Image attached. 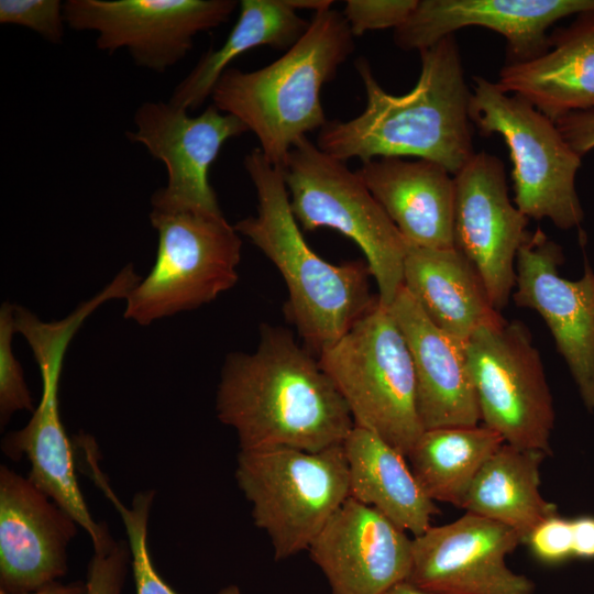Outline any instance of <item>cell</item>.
Listing matches in <instances>:
<instances>
[{
  "instance_id": "1",
  "label": "cell",
  "mask_w": 594,
  "mask_h": 594,
  "mask_svg": "<svg viewBox=\"0 0 594 594\" xmlns=\"http://www.w3.org/2000/svg\"><path fill=\"white\" fill-rule=\"evenodd\" d=\"M216 413L235 430L240 450L320 451L342 444L354 427L318 359L288 330L267 323L261 326L254 352L226 358Z\"/></svg>"
},
{
  "instance_id": "2",
  "label": "cell",
  "mask_w": 594,
  "mask_h": 594,
  "mask_svg": "<svg viewBox=\"0 0 594 594\" xmlns=\"http://www.w3.org/2000/svg\"><path fill=\"white\" fill-rule=\"evenodd\" d=\"M419 54L418 80L400 96L380 85L366 58L356 59L365 108L348 121H327L319 130L317 146L343 162L414 156L437 163L454 176L475 154L470 118L472 91L454 35Z\"/></svg>"
},
{
  "instance_id": "3",
  "label": "cell",
  "mask_w": 594,
  "mask_h": 594,
  "mask_svg": "<svg viewBox=\"0 0 594 594\" xmlns=\"http://www.w3.org/2000/svg\"><path fill=\"white\" fill-rule=\"evenodd\" d=\"M243 166L254 185L257 207L255 216L234 228L282 274L288 292L285 316L308 350L319 355L376 302L370 267L364 261L331 264L309 248L292 211L282 169L258 147L244 156Z\"/></svg>"
},
{
  "instance_id": "4",
  "label": "cell",
  "mask_w": 594,
  "mask_h": 594,
  "mask_svg": "<svg viewBox=\"0 0 594 594\" xmlns=\"http://www.w3.org/2000/svg\"><path fill=\"white\" fill-rule=\"evenodd\" d=\"M353 38L342 12L314 13L305 34L275 62L253 72L226 69L212 105L241 120L265 158L282 168L295 143L327 123L321 89L353 53Z\"/></svg>"
},
{
  "instance_id": "5",
  "label": "cell",
  "mask_w": 594,
  "mask_h": 594,
  "mask_svg": "<svg viewBox=\"0 0 594 594\" xmlns=\"http://www.w3.org/2000/svg\"><path fill=\"white\" fill-rule=\"evenodd\" d=\"M318 361L348 405L354 426L407 457L424 428L410 351L389 309L377 299Z\"/></svg>"
},
{
  "instance_id": "6",
  "label": "cell",
  "mask_w": 594,
  "mask_h": 594,
  "mask_svg": "<svg viewBox=\"0 0 594 594\" xmlns=\"http://www.w3.org/2000/svg\"><path fill=\"white\" fill-rule=\"evenodd\" d=\"M280 169L301 228H331L359 245L376 280L378 302L389 308L404 285L409 244L358 173L307 136L295 143Z\"/></svg>"
},
{
  "instance_id": "7",
  "label": "cell",
  "mask_w": 594,
  "mask_h": 594,
  "mask_svg": "<svg viewBox=\"0 0 594 594\" xmlns=\"http://www.w3.org/2000/svg\"><path fill=\"white\" fill-rule=\"evenodd\" d=\"M235 480L251 504L254 525L271 539L276 561L308 550L349 498L343 443L315 452L240 450Z\"/></svg>"
},
{
  "instance_id": "8",
  "label": "cell",
  "mask_w": 594,
  "mask_h": 594,
  "mask_svg": "<svg viewBox=\"0 0 594 594\" xmlns=\"http://www.w3.org/2000/svg\"><path fill=\"white\" fill-rule=\"evenodd\" d=\"M470 118L483 136L498 134L513 164L514 204L527 217L549 219L568 230L580 227L583 208L575 189L581 156L554 121L525 98L476 76Z\"/></svg>"
},
{
  "instance_id": "9",
  "label": "cell",
  "mask_w": 594,
  "mask_h": 594,
  "mask_svg": "<svg viewBox=\"0 0 594 594\" xmlns=\"http://www.w3.org/2000/svg\"><path fill=\"white\" fill-rule=\"evenodd\" d=\"M153 267L127 296L124 318L141 326L215 300L238 279L242 240L222 213L161 211Z\"/></svg>"
},
{
  "instance_id": "10",
  "label": "cell",
  "mask_w": 594,
  "mask_h": 594,
  "mask_svg": "<svg viewBox=\"0 0 594 594\" xmlns=\"http://www.w3.org/2000/svg\"><path fill=\"white\" fill-rule=\"evenodd\" d=\"M82 322L78 314L44 322L25 308L16 312V332L28 341L41 372L42 396L29 422L3 439L2 451L13 460H29L28 477L74 518L88 534L94 550H99L114 540L103 522L95 521L81 494L58 402L63 360Z\"/></svg>"
},
{
  "instance_id": "11",
  "label": "cell",
  "mask_w": 594,
  "mask_h": 594,
  "mask_svg": "<svg viewBox=\"0 0 594 594\" xmlns=\"http://www.w3.org/2000/svg\"><path fill=\"white\" fill-rule=\"evenodd\" d=\"M465 352L484 426L505 443L550 453L553 399L528 328L518 320L483 327Z\"/></svg>"
},
{
  "instance_id": "12",
  "label": "cell",
  "mask_w": 594,
  "mask_h": 594,
  "mask_svg": "<svg viewBox=\"0 0 594 594\" xmlns=\"http://www.w3.org/2000/svg\"><path fill=\"white\" fill-rule=\"evenodd\" d=\"M234 0H67L65 23L97 33L96 45L125 48L136 66L164 73L193 48L195 36L229 20Z\"/></svg>"
},
{
  "instance_id": "13",
  "label": "cell",
  "mask_w": 594,
  "mask_h": 594,
  "mask_svg": "<svg viewBox=\"0 0 594 594\" xmlns=\"http://www.w3.org/2000/svg\"><path fill=\"white\" fill-rule=\"evenodd\" d=\"M134 125L127 138L167 170L166 186L151 198L152 209L222 213L209 172L223 144L249 132L244 123L213 105L191 117L169 101H145L134 113Z\"/></svg>"
},
{
  "instance_id": "14",
  "label": "cell",
  "mask_w": 594,
  "mask_h": 594,
  "mask_svg": "<svg viewBox=\"0 0 594 594\" xmlns=\"http://www.w3.org/2000/svg\"><path fill=\"white\" fill-rule=\"evenodd\" d=\"M520 543L514 529L466 512L413 537L407 581L427 594H534L535 583L506 565Z\"/></svg>"
},
{
  "instance_id": "15",
  "label": "cell",
  "mask_w": 594,
  "mask_h": 594,
  "mask_svg": "<svg viewBox=\"0 0 594 594\" xmlns=\"http://www.w3.org/2000/svg\"><path fill=\"white\" fill-rule=\"evenodd\" d=\"M454 178V248L480 273L494 308L506 307L516 285V257L527 218L509 199L503 162L475 153Z\"/></svg>"
},
{
  "instance_id": "16",
  "label": "cell",
  "mask_w": 594,
  "mask_h": 594,
  "mask_svg": "<svg viewBox=\"0 0 594 594\" xmlns=\"http://www.w3.org/2000/svg\"><path fill=\"white\" fill-rule=\"evenodd\" d=\"M559 244L541 229L529 232L516 257L517 306L536 310L548 326L588 411L594 413V272L569 280L559 275Z\"/></svg>"
},
{
  "instance_id": "17",
  "label": "cell",
  "mask_w": 594,
  "mask_h": 594,
  "mask_svg": "<svg viewBox=\"0 0 594 594\" xmlns=\"http://www.w3.org/2000/svg\"><path fill=\"white\" fill-rule=\"evenodd\" d=\"M79 525L28 476L0 466V591L26 593L68 571Z\"/></svg>"
},
{
  "instance_id": "18",
  "label": "cell",
  "mask_w": 594,
  "mask_h": 594,
  "mask_svg": "<svg viewBox=\"0 0 594 594\" xmlns=\"http://www.w3.org/2000/svg\"><path fill=\"white\" fill-rule=\"evenodd\" d=\"M594 10V0H418L394 30L403 51H421L468 26H481L506 40V64L531 61L550 47L548 30L559 20Z\"/></svg>"
},
{
  "instance_id": "19",
  "label": "cell",
  "mask_w": 594,
  "mask_h": 594,
  "mask_svg": "<svg viewBox=\"0 0 594 594\" xmlns=\"http://www.w3.org/2000/svg\"><path fill=\"white\" fill-rule=\"evenodd\" d=\"M411 540L382 513L349 497L308 551L331 594H384L408 580Z\"/></svg>"
},
{
  "instance_id": "20",
  "label": "cell",
  "mask_w": 594,
  "mask_h": 594,
  "mask_svg": "<svg viewBox=\"0 0 594 594\" xmlns=\"http://www.w3.org/2000/svg\"><path fill=\"white\" fill-rule=\"evenodd\" d=\"M388 309L410 351L424 430L477 426L481 415L465 342L433 324L404 286Z\"/></svg>"
},
{
  "instance_id": "21",
  "label": "cell",
  "mask_w": 594,
  "mask_h": 594,
  "mask_svg": "<svg viewBox=\"0 0 594 594\" xmlns=\"http://www.w3.org/2000/svg\"><path fill=\"white\" fill-rule=\"evenodd\" d=\"M356 173L409 245L454 248V178L443 166L380 157Z\"/></svg>"
},
{
  "instance_id": "22",
  "label": "cell",
  "mask_w": 594,
  "mask_h": 594,
  "mask_svg": "<svg viewBox=\"0 0 594 594\" xmlns=\"http://www.w3.org/2000/svg\"><path fill=\"white\" fill-rule=\"evenodd\" d=\"M549 41L541 56L505 64L496 86L525 98L552 121L594 110V10L556 29Z\"/></svg>"
},
{
  "instance_id": "23",
  "label": "cell",
  "mask_w": 594,
  "mask_h": 594,
  "mask_svg": "<svg viewBox=\"0 0 594 594\" xmlns=\"http://www.w3.org/2000/svg\"><path fill=\"white\" fill-rule=\"evenodd\" d=\"M403 286L433 324L464 342L505 321L475 266L455 248L409 245Z\"/></svg>"
},
{
  "instance_id": "24",
  "label": "cell",
  "mask_w": 594,
  "mask_h": 594,
  "mask_svg": "<svg viewBox=\"0 0 594 594\" xmlns=\"http://www.w3.org/2000/svg\"><path fill=\"white\" fill-rule=\"evenodd\" d=\"M343 449L349 497L375 508L413 537L431 526L439 509L419 485L403 453L356 426L344 440Z\"/></svg>"
},
{
  "instance_id": "25",
  "label": "cell",
  "mask_w": 594,
  "mask_h": 594,
  "mask_svg": "<svg viewBox=\"0 0 594 594\" xmlns=\"http://www.w3.org/2000/svg\"><path fill=\"white\" fill-rule=\"evenodd\" d=\"M546 455L541 450L502 444L480 470L462 508L514 529L524 541L539 522L558 513L539 490Z\"/></svg>"
},
{
  "instance_id": "26",
  "label": "cell",
  "mask_w": 594,
  "mask_h": 594,
  "mask_svg": "<svg viewBox=\"0 0 594 594\" xmlns=\"http://www.w3.org/2000/svg\"><path fill=\"white\" fill-rule=\"evenodd\" d=\"M238 20L224 43L208 51L175 87L174 106L187 111L199 108L226 69L243 53L258 47L288 51L305 34L310 21L302 19L286 0H242Z\"/></svg>"
},
{
  "instance_id": "27",
  "label": "cell",
  "mask_w": 594,
  "mask_h": 594,
  "mask_svg": "<svg viewBox=\"0 0 594 594\" xmlns=\"http://www.w3.org/2000/svg\"><path fill=\"white\" fill-rule=\"evenodd\" d=\"M504 443L499 433L484 425L428 429L406 458L430 499L462 508L480 470Z\"/></svg>"
},
{
  "instance_id": "28",
  "label": "cell",
  "mask_w": 594,
  "mask_h": 594,
  "mask_svg": "<svg viewBox=\"0 0 594 594\" xmlns=\"http://www.w3.org/2000/svg\"><path fill=\"white\" fill-rule=\"evenodd\" d=\"M87 475L95 485L105 494L109 502L120 514L128 536V544L131 551V569L136 594H178L158 574L151 559L147 530L154 491L138 492L127 507L116 495L99 468V458L91 457L86 462ZM217 594H243L238 585L230 584L221 588Z\"/></svg>"
},
{
  "instance_id": "29",
  "label": "cell",
  "mask_w": 594,
  "mask_h": 594,
  "mask_svg": "<svg viewBox=\"0 0 594 594\" xmlns=\"http://www.w3.org/2000/svg\"><path fill=\"white\" fill-rule=\"evenodd\" d=\"M14 305L3 302L0 308V422L6 426L11 416L21 410L35 409L32 395L16 360L12 340L16 332Z\"/></svg>"
},
{
  "instance_id": "30",
  "label": "cell",
  "mask_w": 594,
  "mask_h": 594,
  "mask_svg": "<svg viewBox=\"0 0 594 594\" xmlns=\"http://www.w3.org/2000/svg\"><path fill=\"white\" fill-rule=\"evenodd\" d=\"M64 3L59 0H1L0 23L25 26L52 43L64 35Z\"/></svg>"
},
{
  "instance_id": "31",
  "label": "cell",
  "mask_w": 594,
  "mask_h": 594,
  "mask_svg": "<svg viewBox=\"0 0 594 594\" xmlns=\"http://www.w3.org/2000/svg\"><path fill=\"white\" fill-rule=\"evenodd\" d=\"M418 0H348L342 14L354 36L369 31L399 28Z\"/></svg>"
},
{
  "instance_id": "32",
  "label": "cell",
  "mask_w": 594,
  "mask_h": 594,
  "mask_svg": "<svg viewBox=\"0 0 594 594\" xmlns=\"http://www.w3.org/2000/svg\"><path fill=\"white\" fill-rule=\"evenodd\" d=\"M522 543L543 564L554 565L575 559L573 518L561 517L557 513L539 522Z\"/></svg>"
},
{
  "instance_id": "33",
  "label": "cell",
  "mask_w": 594,
  "mask_h": 594,
  "mask_svg": "<svg viewBox=\"0 0 594 594\" xmlns=\"http://www.w3.org/2000/svg\"><path fill=\"white\" fill-rule=\"evenodd\" d=\"M131 551L124 540L94 550L87 572V594H122Z\"/></svg>"
},
{
  "instance_id": "34",
  "label": "cell",
  "mask_w": 594,
  "mask_h": 594,
  "mask_svg": "<svg viewBox=\"0 0 594 594\" xmlns=\"http://www.w3.org/2000/svg\"><path fill=\"white\" fill-rule=\"evenodd\" d=\"M554 122L564 140L581 157L594 150V110L569 113Z\"/></svg>"
},
{
  "instance_id": "35",
  "label": "cell",
  "mask_w": 594,
  "mask_h": 594,
  "mask_svg": "<svg viewBox=\"0 0 594 594\" xmlns=\"http://www.w3.org/2000/svg\"><path fill=\"white\" fill-rule=\"evenodd\" d=\"M574 558L594 559V517L579 516L573 518Z\"/></svg>"
},
{
  "instance_id": "36",
  "label": "cell",
  "mask_w": 594,
  "mask_h": 594,
  "mask_svg": "<svg viewBox=\"0 0 594 594\" xmlns=\"http://www.w3.org/2000/svg\"><path fill=\"white\" fill-rule=\"evenodd\" d=\"M0 594H14L0 591ZM16 594H87L86 581H76L70 583H61L59 581L51 583L40 590Z\"/></svg>"
},
{
  "instance_id": "37",
  "label": "cell",
  "mask_w": 594,
  "mask_h": 594,
  "mask_svg": "<svg viewBox=\"0 0 594 594\" xmlns=\"http://www.w3.org/2000/svg\"><path fill=\"white\" fill-rule=\"evenodd\" d=\"M287 3L296 10H310L314 13L331 9L333 1L331 0H286Z\"/></svg>"
},
{
  "instance_id": "38",
  "label": "cell",
  "mask_w": 594,
  "mask_h": 594,
  "mask_svg": "<svg viewBox=\"0 0 594 594\" xmlns=\"http://www.w3.org/2000/svg\"><path fill=\"white\" fill-rule=\"evenodd\" d=\"M384 594H427L426 592L419 590L408 581L400 582L393 587H391L388 591H386Z\"/></svg>"
}]
</instances>
